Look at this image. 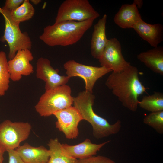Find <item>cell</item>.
I'll use <instances>...</instances> for the list:
<instances>
[{"label": "cell", "mask_w": 163, "mask_h": 163, "mask_svg": "<svg viewBox=\"0 0 163 163\" xmlns=\"http://www.w3.org/2000/svg\"><path fill=\"white\" fill-rule=\"evenodd\" d=\"M138 9L134 3L123 5L114 16L115 23L123 29L133 28L142 20Z\"/></svg>", "instance_id": "16"}, {"label": "cell", "mask_w": 163, "mask_h": 163, "mask_svg": "<svg viewBox=\"0 0 163 163\" xmlns=\"http://www.w3.org/2000/svg\"><path fill=\"white\" fill-rule=\"evenodd\" d=\"M92 92L86 90L80 92L73 97L74 106L79 112L83 120L91 125L95 138L101 139L118 133L121 127V121L118 120L110 124L106 119L96 114L92 107L95 97Z\"/></svg>", "instance_id": "3"}, {"label": "cell", "mask_w": 163, "mask_h": 163, "mask_svg": "<svg viewBox=\"0 0 163 163\" xmlns=\"http://www.w3.org/2000/svg\"><path fill=\"white\" fill-rule=\"evenodd\" d=\"M73 104L71 88L69 85H65L45 90L35 108L40 116L48 117L72 106Z\"/></svg>", "instance_id": "4"}, {"label": "cell", "mask_w": 163, "mask_h": 163, "mask_svg": "<svg viewBox=\"0 0 163 163\" xmlns=\"http://www.w3.org/2000/svg\"><path fill=\"white\" fill-rule=\"evenodd\" d=\"M143 122L159 133H163V110L151 112L144 118Z\"/></svg>", "instance_id": "23"}, {"label": "cell", "mask_w": 163, "mask_h": 163, "mask_svg": "<svg viewBox=\"0 0 163 163\" xmlns=\"http://www.w3.org/2000/svg\"><path fill=\"white\" fill-rule=\"evenodd\" d=\"M9 73L8 61L6 54L3 51H0V96L5 95L9 89L10 82Z\"/></svg>", "instance_id": "22"}, {"label": "cell", "mask_w": 163, "mask_h": 163, "mask_svg": "<svg viewBox=\"0 0 163 163\" xmlns=\"http://www.w3.org/2000/svg\"><path fill=\"white\" fill-rule=\"evenodd\" d=\"M110 142L107 141L99 144L93 143L90 140L86 139L84 141L75 145L61 144L63 152L68 155L76 159H82L96 155L104 145Z\"/></svg>", "instance_id": "13"}, {"label": "cell", "mask_w": 163, "mask_h": 163, "mask_svg": "<svg viewBox=\"0 0 163 163\" xmlns=\"http://www.w3.org/2000/svg\"><path fill=\"white\" fill-rule=\"evenodd\" d=\"M9 158V163H25L15 149L7 150Z\"/></svg>", "instance_id": "26"}, {"label": "cell", "mask_w": 163, "mask_h": 163, "mask_svg": "<svg viewBox=\"0 0 163 163\" xmlns=\"http://www.w3.org/2000/svg\"><path fill=\"white\" fill-rule=\"evenodd\" d=\"M98 60L101 66L110 69L114 72L122 71L131 65L124 58L120 43L115 38L108 39Z\"/></svg>", "instance_id": "9"}, {"label": "cell", "mask_w": 163, "mask_h": 163, "mask_svg": "<svg viewBox=\"0 0 163 163\" xmlns=\"http://www.w3.org/2000/svg\"><path fill=\"white\" fill-rule=\"evenodd\" d=\"M25 163H47L50 152L43 146H32L27 143L15 149Z\"/></svg>", "instance_id": "17"}, {"label": "cell", "mask_w": 163, "mask_h": 163, "mask_svg": "<svg viewBox=\"0 0 163 163\" xmlns=\"http://www.w3.org/2000/svg\"><path fill=\"white\" fill-rule=\"evenodd\" d=\"M99 16V13L88 0H66L58 8L55 23L66 21L94 20Z\"/></svg>", "instance_id": "6"}, {"label": "cell", "mask_w": 163, "mask_h": 163, "mask_svg": "<svg viewBox=\"0 0 163 163\" xmlns=\"http://www.w3.org/2000/svg\"><path fill=\"white\" fill-rule=\"evenodd\" d=\"M137 59L153 72L163 75V47L158 46L137 56Z\"/></svg>", "instance_id": "18"}, {"label": "cell", "mask_w": 163, "mask_h": 163, "mask_svg": "<svg viewBox=\"0 0 163 163\" xmlns=\"http://www.w3.org/2000/svg\"><path fill=\"white\" fill-rule=\"evenodd\" d=\"M107 15H103L94 26L91 44V53L94 58L98 59L101 56L108 39L106 34Z\"/></svg>", "instance_id": "15"}, {"label": "cell", "mask_w": 163, "mask_h": 163, "mask_svg": "<svg viewBox=\"0 0 163 163\" xmlns=\"http://www.w3.org/2000/svg\"><path fill=\"white\" fill-rule=\"evenodd\" d=\"M31 126L28 122H12L5 120L0 124V144L7 150L15 149L20 143L27 139Z\"/></svg>", "instance_id": "7"}, {"label": "cell", "mask_w": 163, "mask_h": 163, "mask_svg": "<svg viewBox=\"0 0 163 163\" xmlns=\"http://www.w3.org/2000/svg\"><path fill=\"white\" fill-rule=\"evenodd\" d=\"M5 151H6L5 148L0 144V163H3L4 160L3 155Z\"/></svg>", "instance_id": "27"}, {"label": "cell", "mask_w": 163, "mask_h": 163, "mask_svg": "<svg viewBox=\"0 0 163 163\" xmlns=\"http://www.w3.org/2000/svg\"><path fill=\"white\" fill-rule=\"evenodd\" d=\"M11 12L13 20L20 24L31 19L34 14L35 10L29 0H24L19 7Z\"/></svg>", "instance_id": "21"}, {"label": "cell", "mask_w": 163, "mask_h": 163, "mask_svg": "<svg viewBox=\"0 0 163 163\" xmlns=\"http://www.w3.org/2000/svg\"><path fill=\"white\" fill-rule=\"evenodd\" d=\"M11 12L0 8V13L2 14L5 21L4 33L0 40L3 42H6L8 44L9 60L14 57L18 50L26 49L30 50L32 46V42L28 33L21 31L19 24L13 20Z\"/></svg>", "instance_id": "5"}, {"label": "cell", "mask_w": 163, "mask_h": 163, "mask_svg": "<svg viewBox=\"0 0 163 163\" xmlns=\"http://www.w3.org/2000/svg\"><path fill=\"white\" fill-rule=\"evenodd\" d=\"M57 119L56 127L62 132L66 137L73 139L78 135V125L83 120L78 110L72 106L59 111L53 115Z\"/></svg>", "instance_id": "10"}, {"label": "cell", "mask_w": 163, "mask_h": 163, "mask_svg": "<svg viewBox=\"0 0 163 163\" xmlns=\"http://www.w3.org/2000/svg\"><path fill=\"white\" fill-rule=\"evenodd\" d=\"M66 73L71 78L73 77L81 78L85 81V90L92 92L94 84L100 78L112 72L103 66H89L78 63L73 60L66 62L63 65Z\"/></svg>", "instance_id": "8"}, {"label": "cell", "mask_w": 163, "mask_h": 163, "mask_svg": "<svg viewBox=\"0 0 163 163\" xmlns=\"http://www.w3.org/2000/svg\"><path fill=\"white\" fill-rule=\"evenodd\" d=\"M30 1L34 5H37L40 3L41 2V0H30Z\"/></svg>", "instance_id": "29"}, {"label": "cell", "mask_w": 163, "mask_h": 163, "mask_svg": "<svg viewBox=\"0 0 163 163\" xmlns=\"http://www.w3.org/2000/svg\"><path fill=\"white\" fill-rule=\"evenodd\" d=\"M58 69H54L47 59L42 57L37 60L36 63V77L45 83V90L66 85L70 79L67 76H62L58 73Z\"/></svg>", "instance_id": "11"}, {"label": "cell", "mask_w": 163, "mask_h": 163, "mask_svg": "<svg viewBox=\"0 0 163 163\" xmlns=\"http://www.w3.org/2000/svg\"><path fill=\"white\" fill-rule=\"evenodd\" d=\"M24 1V0H6L2 8L11 12L17 9Z\"/></svg>", "instance_id": "25"}, {"label": "cell", "mask_w": 163, "mask_h": 163, "mask_svg": "<svg viewBox=\"0 0 163 163\" xmlns=\"http://www.w3.org/2000/svg\"><path fill=\"white\" fill-rule=\"evenodd\" d=\"M94 21L91 19L81 22L66 21L54 23L44 28L39 38L51 47L72 45L82 38L92 26Z\"/></svg>", "instance_id": "2"}, {"label": "cell", "mask_w": 163, "mask_h": 163, "mask_svg": "<svg viewBox=\"0 0 163 163\" xmlns=\"http://www.w3.org/2000/svg\"><path fill=\"white\" fill-rule=\"evenodd\" d=\"M78 163H116L113 160L107 157L98 155L78 159Z\"/></svg>", "instance_id": "24"}, {"label": "cell", "mask_w": 163, "mask_h": 163, "mask_svg": "<svg viewBox=\"0 0 163 163\" xmlns=\"http://www.w3.org/2000/svg\"><path fill=\"white\" fill-rule=\"evenodd\" d=\"M133 3L136 5L138 9L141 8L143 4V1L142 0H134Z\"/></svg>", "instance_id": "28"}, {"label": "cell", "mask_w": 163, "mask_h": 163, "mask_svg": "<svg viewBox=\"0 0 163 163\" xmlns=\"http://www.w3.org/2000/svg\"><path fill=\"white\" fill-rule=\"evenodd\" d=\"M139 75L138 69L131 65L122 71L112 72L105 82L123 106L132 112L137 109L139 97L148 88L142 84Z\"/></svg>", "instance_id": "1"}, {"label": "cell", "mask_w": 163, "mask_h": 163, "mask_svg": "<svg viewBox=\"0 0 163 163\" xmlns=\"http://www.w3.org/2000/svg\"><path fill=\"white\" fill-rule=\"evenodd\" d=\"M138 105L148 111L154 112L163 110V94L155 92L150 95L143 96Z\"/></svg>", "instance_id": "20"}, {"label": "cell", "mask_w": 163, "mask_h": 163, "mask_svg": "<svg viewBox=\"0 0 163 163\" xmlns=\"http://www.w3.org/2000/svg\"><path fill=\"white\" fill-rule=\"evenodd\" d=\"M33 59L30 50H18L14 57L8 61L10 79L14 82L18 81L22 75L27 76L33 73V67L30 62Z\"/></svg>", "instance_id": "12"}, {"label": "cell", "mask_w": 163, "mask_h": 163, "mask_svg": "<svg viewBox=\"0 0 163 163\" xmlns=\"http://www.w3.org/2000/svg\"><path fill=\"white\" fill-rule=\"evenodd\" d=\"M61 145L57 138L50 139L48 144L50 158L47 163H78V159L63 152Z\"/></svg>", "instance_id": "19"}, {"label": "cell", "mask_w": 163, "mask_h": 163, "mask_svg": "<svg viewBox=\"0 0 163 163\" xmlns=\"http://www.w3.org/2000/svg\"><path fill=\"white\" fill-rule=\"evenodd\" d=\"M133 28L142 39L153 47L158 46L163 40V26L161 24H149L142 19Z\"/></svg>", "instance_id": "14"}]
</instances>
